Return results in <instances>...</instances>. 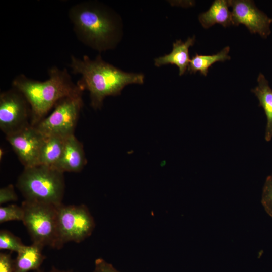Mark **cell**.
<instances>
[{
    "label": "cell",
    "instance_id": "1",
    "mask_svg": "<svg viewBox=\"0 0 272 272\" xmlns=\"http://www.w3.org/2000/svg\"><path fill=\"white\" fill-rule=\"evenodd\" d=\"M69 66L72 73L81 75L77 84L83 91H89L94 109L101 107L106 97L120 94L126 85L144 82L143 74L124 72L104 61L100 55L94 60L87 55L82 59L72 55Z\"/></svg>",
    "mask_w": 272,
    "mask_h": 272
},
{
    "label": "cell",
    "instance_id": "2",
    "mask_svg": "<svg viewBox=\"0 0 272 272\" xmlns=\"http://www.w3.org/2000/svg\"><path fill=\"white\" fill-rule=\"evenodd\" d=\"M48 73L49 78L44 81L33 80L23 74L16 76L12 81V87L20 91L30 104L32 126L44 119L60 100L82 94L83 92L73 82L66 69L53 66Z\"/></svg>",
    "mask_w": 272,
    "mask_h": 272
},
{
    "label": "cell",
    "instance_id": "3",
    "mask_svg": "<svg viewBox=\"0 0 272 272\" xmlns=\"http://www.w3.org/2000/svg\"><path fill=\"white\" fill-rule=\"evenodd\" d=\"M69 17L79 40L98 51L115 45L118 26L114 15L106 7L95 2H83L72 6Z\"/></svg>",
    "mask_w": 272,
    "mask_h": 272
},
{
    "label": "cell",
    "instance_id": "4",
    "mask_svg": "<svg viewBox=\"0 0 272 272\" xmlns=\"http://www.w3.org/2000/svg\"><path fill=\"white\" fill-rule=\"evenodd\" d=\"M16 186L25 200L58 207L62 203L64 194V173L42 165L24 168Z\"/></svg>",
    "mask_w": 272,
    "mask_h": 272
},
{
    "label": "cell",
    "instance_id": "5",
    "mask_svg": "<svg viewBox=\"0 0 272 272\" xmlns=\"http://www.w3.org/2000/svg\"><path fill=\"white\" fill-rule=\"evenodd\" d=\"M22 222L32 241L44 248L56 249L57 242V207L55 206L24 200Z\"/></svg>",
    "mask_w": 272,
    "mask_h": 272
},
{
    "label": "cell",
    "instance_id": "6",
    "mask_svg": "<svg viewBox=\"0 0 272 272\" xmlns=\"http://www.w3.org/2000/svg\"><path fill=\"white\" fill-rule=\"evenodd\" d=\"M57 242L56 249H61L69 242L80 243L92 233L95 223L88 208L83 204L57 207Z\"/></svg>",
    "mask_w": 272,
    "mask_h": 272
},
{
    "label": "cell",
    "instance_id": "7",
    "mask_svg": "<svg viewBox=\"0 0 272 272\" xmlns=\"http://www.w3.org/2000/svg\"><path fill=\"white\" fill-rule=\"evenodd\" d=\"M82 94L60 100L51 113L34 126L43 136L67 138L74 131L83 106Z\"/></svg>",
    "mask_w": 272,
    "mask_h": 272
},
{
    "label": "cell",
    "instance_id": "8",
    "mask_svg": "<svg viewBox=\"0 0 272 272\" xmlns=\"http://www.w3.org/2000/svg\"><path fill=\"white\" fill-rule=\"evenodd\" d=\"M31 107L24 95L17 89L0 94V128L6 135L31 125Z\"/></svg>",
    "mask_w": 272,
    "mask_h": 272
},
{
    "label": "cell",
    "instance_id": "9",
    "mask_svg": "<svg viewBox=\"0 0 272 272\" xmlns=\"http://www.w3.org/2000/svg\"><path fill=\"white\" fill-rule=\"evenodd\" d=\"M232 8V23L244 25L251 33L266 38L271 33L272 18L258 9L250 0H229Z\"/></svg>",
    "mask_w": 272,
    "mask_h": 272
},
{
    "label": "cell",
    "instance_id": "10",
    "mask_svg": "<svg viewBox=\"0 0 272 272\" xmlns=\"http://www.w3.org/2000/svg\"><path fill=\"white\" fill-rule=\"evenodd\" d=\"M24 168L39 165V157L44 136L30 125L13 134L6 135Z\"/></svg>",
    "mask_w": 272,
    "mask_h": 272
},
{
    "label": "cell",
    "instance_id": "11",
    "mask_svg": "<svg viewBox=\"0 0 272 272\" xmlns=\"http://www.w3.org/2000/svg\"><path fill=\"white\" fill-rule=\"evenodd\" d=\"M86 163L83 146L73 134L66 138L62 155L53 167L63 173L79 172Z\"/></svg>",
    "mask_w": 272,
    "mask_h": 272
},
{
    "label": "cell",
    "instance_id": "12",
    "mask_svg": "<svg viewBox=\"0 0 272 272\" xmlns=\"http://www.w3.org/2000/svg\"><path fill=\"white\" fill-rule=\"evenodd\" d=\"M195 36L189 37L185 42L177 40L173 44L171 52L163 56L155 59V65L160 66L168 64H175L178 67L179 75L182 76L186 72L190 60L189 48L195 43Z\"/></svg>",
    "mask_w": 272,
    "mask_h": 272
},
{
    "label": "cell",
    "instance_id": "13",
    "mask_svg": "<svg viewBox=\"0 0 272 272\" xmlns=\"http://www.w3.org/2000/svg\"><path fill=\"white\" fill-rule=\"evenodd\" d=\"M229 7V0L214 1L209 9L201 13L198 17L202 26L208 29L216 24L224 27L230 26L232 24V15Z\"/></svg>",
    "mask_w": 272,
    "mask_h": 272
},
{
    "label": "cell",
    "instance_id": "14",
    "mask_svg": "<svg viewBox=\"0 0 272 272\" xmlns=\"http://www.w3.org/2000/svg\"><path fill=\"white\" fill-rule=\"evenodd\" d=\"M43 248L32 243L17 253L14 260V272H29L40 269L46 257L42 253Z\"/></svg>",
    "mask_w": 272,
    "mask_h": 272
},
{
    "label": "cell",
    "instance_id": "15",
    "mask_svg": "<svg viewBox=\"0 0 272 272\" xmlns=\"http://www.w3.org/2000/svg\"><path fill=\"white\" fill-rule=\"evenodd\" d=\"M257 85L252 90L257 97L260 105L263 108L267 118L265 139L270 141L272 139V89L268 82L262 73L257 78Z\"/></svg>",
    "mask_w": 272,
    "mask_h": 272
},
{
    "label": "cell",
    "instance_id": "16",
    "mask_svg": "<svg viewBox=\"0 0 272 272\" xmlns=\"http://www.w3.org/2000/svg\"><path fill=\"white\" fill-rule=\"evenodd\" d=\"M66 138L56 135L44 137L39 154V165L54 167L62 155Z\"/></svg>",
    "mask_w": 272,
    "mask_h": 272
},
{
    "label": "cell",
    "instance_id": "17",
    "mask_svg": "<svg viewBox=\"0 0 272 272\" xmlns=\"http://www.w3.org/2000/svg\"><path fill=\"white\" fill-rule=\"evenodd\" d=\"M229 51L230 47L226 46L217 53L213 55H199L196 53L190 60L188 71L190 73L199 72L200 74L206 76L209 68L214 63L230 59Z\"/></svg>",
    "mask_w": 272,
    "mask_h": 272
},
{
    "label": "cell",
    "instance_id": "18",
    "mask_svg": "<svg viewBox=\"0 0 272 272\" xmlns=\"http://www.w3.org/2000/svg\"><path fill=\"white\" fill-rule=\"evenodd\" d=\"M24 245L21 239L7 230L0 231V249L8 250L18 253L22 249Z\"/></svg>",
    "mask_w": 272,
    "mask_h": 272
},
{
    "label": "cell",
    "instance_id": "19",
    "mask_svg": "<svg viewBox=\"0 0 272 272\" xmlns=\"http://www.w3.org/2000/svg\"><path fill=\"white\" fill-rule=\"evenodd\" d=\"M24 210L22 206L10 204L0 207V223L11 221H22Z\"/></svg>",
    "mask_w": 272,
    "mask_h": 272
},
{
    "label": "cell",
    "instance_id": "20",
    "mask_svg": "<svg viewBox=\"0 0 272 272\" xmlns=\"http://www.w3.org/2000/svg\"><path fill=\"white\" fill-rule=\"evenodd\" d=\"M261 203L266 212L272 217V173L267 177L264 184Z\"/></svg>",
    "mask_w": 272,
    "mask_h": 272
},
{
    "label": "cell",
    "instance_id": "21",
    "mask_svg": "<svg viewBox=\"0 0 272 272\" xmlns=\"http://www.w3.org/2000/svg\"><path fill=\"white\" fill-rule=\"evenodd\" d=\"M18 199L17 195L12 184L0 189V204L8 202L16 201Z\"/></svg>",
    "mask_w": 272,
    "mask_h": 272
},
{
    "label": "cell",
    "instance_id": "22",
    "mask_svg": "<svg viewBox=\"0 0 272 272\" xmlns=\"http://www.w3.org/2000/svg\"><path fill=\"white\" fill-rule=\"evenodd\" d=\"M10 253H0V272H14V260Z\"/></svg>",
    "mask_w": 272,
    "mask_h": 272
},
{
    "label": "cell",
    "instance_id": "23",
    "mask_svg": "<svg viewBox=\"0 0 272 272\" xmlns=\"http://www.w3.org/2000/svg\"><path fill=\"white\" fill-rule=\"evenodd\" d=\"M93 272H120L110 263L102 258H97L95 261Z\"/></svg>",
    "mask_w": 272,
    "mask_h": 272
},
{
    "label": "cell",
    "instance_id": "24",
    "mask_svg": "<svg viewBox=\"0 0 272 272\" xmlns=\"http://www.w3.org/2000/svg\"><path fill=\"white\" fill-rule=\"evenodd\" d=\"M33 272H73L71 270H61L58 269L54 266L52 267V268L49 270L48 271H45L44 270H41L40 268L36 270L35 271H33Z\"/></svg>",
    "mask_w": 272,
    "mask_h": 272
}]
</instances>
